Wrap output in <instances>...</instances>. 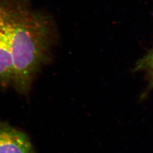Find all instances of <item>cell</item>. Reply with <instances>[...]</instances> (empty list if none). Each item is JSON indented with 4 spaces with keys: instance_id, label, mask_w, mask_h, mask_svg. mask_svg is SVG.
Wrapping results in <instances>:
<instances>
[{
    "instance_id": "1",
    "label": "cell",
    "mask_w": 153,
    "mask_h": 153,
    "mask_svg": "<svg viewBox=\"0 0 153 153\" xmlns=\"http://www.w3.org/2000/svg\"><path fill=\"white\" fill-rule=\"evenodd\" d=\"M59 40L53 18L30 0H0V85L27 94Z\"/></svg>"
},
{
    "instance_id": "2",
    "label": "cell",
    "mask_w": 153,
    "mask_h": 153,
    "mask_svg": "<svg viewBox=\"0 0 153 153\" xmlns=\"http://www.w3.org/2000/svg\"><path fill=\"white\" fill-rule=\"evenodd\" d=\"M0 153H34L27 134L0 120Z\"/></svg>"
},
{
    "instance_id": "3",
    "label": "cell",
    "mask_w": 153,
    "mask_h": 153,
    "mask_svg": "<svg viewBox=\"0 0 153 153\" xmlns=\"http://www.w3.org/2000/svg\"><path fill=\"white\" fill-rule=\"evenodd\" d=\"M134 71L145 73L149 82V88H153V48L138 61Z\"/></svg>"
}]
</instances>
